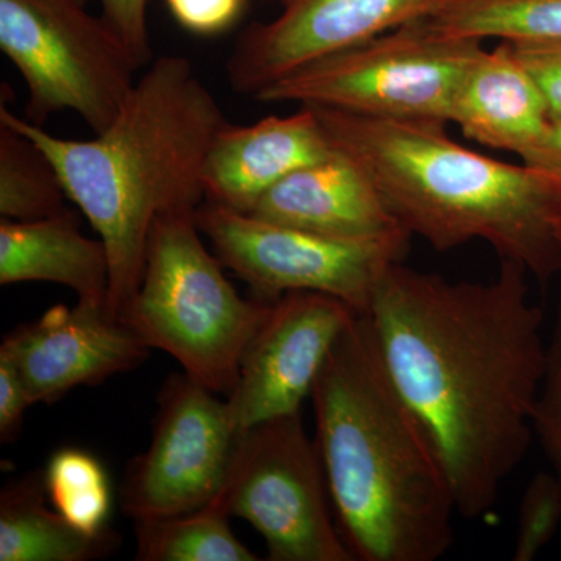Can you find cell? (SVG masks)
Here are the masks:
<instances>
[{"mask_svg": "<svg viewBox=\"0 0 561 561\" xmlns=\"http://www.w3.org/2000/svg\"><path fill=\"white\" fill-rule=\"evenodd\" d=\"M527 275L518 262L502 261L486 283H451L397 262L367 313L383 364L437 445L467 519L493 512L535 437L549 342Z\"/></svg>", "mask_w": 561, "mask_h": 561, "instance_id": "6da1fadb", "label": "cell"}, {"mask_svg": "<svg viewBox=\"0 0 561 561\" xmlns=\"http://www.w3.org/2000/svg\"><path fill=\"white\" fill-rule=\"evenodd\" d=\"M311 398L335 522L353 560L442 559L459 513L448 471L394 386L367 316L332 346Z\"/></svg>", "mask_w": 561, "mask_h": 561, "instance_id": "7a4b0ae2", "label": "cell"}, {"mask_svg": "<svg viewBox=\"0 0 561 561\" xmlns=\"http://www.w3.org/2000/svg\"><path fill=\"white\" fill-rule=\"evenodd\" d=\"M0 124L28 136L50 158L69 202L105 243L106 313L124 321L138 294L154 220L205 203L203 172L228 124L194 66L164 55L147 66L116 119L94 139H62L0 105Z\"/></svg>", "mask_w": 561, "mask_h": 561, "instance_id": "3957f363", "label": "cell"}, {"mask_svg": "<svg viewBox=\"0 0 561 561\" xmlns=\"http://www.w3.org/2000/svg\"><path fill=\"white\" fill-rule=\"evenodd\" d=\"M334 149L367 172L401 227L438 251L489 243L540 283L561 273V180L465 149L432 121L311 106Z\"/></svg>", "mask_w": 561, "mask_h": 561, "instance_id": "277c9868", "label": "cell"}, {"mask_svg": "<svg viewBox=\"0 0 561 561\" xmlns=\"http://www.w3.org/2000/svg\"><path fill=\"white\" fill-rule=\"evenodd\" d=\"M197 210L154 220L138 294L124 323L149 348L179 360L184 373L216 393L230 394L249 348L273 301L242 298L210 254Z\"/></svg>", "mask_w": 561, "mask_h": 561, "instance_id": "5b68a950", "label": "cell"}, {"mask_svg": "<svg viewBox=\"0 0 561 561\" xmlns=\"http://www.w3.org/2000/svg\"><path fill=\"white\" fill-rule=\"evenodd\" d=\"M482 50V41L443 35L424 18L309 62L253 99L448 124L461 81Z\"/></svg>", "mask_w": 561, "mask_h": 561, "instance_id": "8992f818", "label": "cell"}, {"mask_svg": "<svg viewBox=\"0 0 561 561\" xmlns=\"http://www.w3.org/2000/svg\"><path fill=\"white\" fill-rule=\"evenodd\" d=\"M0 49L27 87L25 119L70 110L105 131L135 87L133 51L81 0H0Z\"/></svg>", "mask_w": 561, "mask_h": 561, "instance_id": "52a82bcc", "label": "cell"}, {"mask_svg": "<svg viewBox=\"0 0 561 561\" xmlns=\"http://www.w3.org/2000/svg\"><path fill=\"white\" fill-rule=\"evenodd\" d=\"M327 472L301 412L238 432L216 504L245 519L272 561H353L328 504Z\"/></svg>", "mask_w": 561, "mask_h": 561, "instance_id": "ba28073f", "label": "cell"}, {"mask_svg": "<svg viewBox=\"0 0 561 561\" xmlns=\"http://www.w3.org/2000/svg\"><path fill=\"white\" fill-rule=\"evenodd\" d=\"M195 220L224 267L245 280L256 297L275 301L287 291H320L359 316L370 311L379 284L412 238L408 231L371 239L334 238L206 202Z\"/></svg>", "mask_w": 561, "mask_h": 561, "instance_id": "9c48e42d", "label": "cell"}, {"mask_svg": "<svg viewBox=\"0 0 561 561\" xmlns=\"http://www.w3.org/2000/svg\"><path fill=\"white\" fill-rule=\"evenodd\" d=\"M236 437L227 401L184 371L169 376L150 446L125 470L122 511L133 523L201 511L224 486Z\"/></svg>", "mask_w": 561, "mask_h": 561, "instance_id": "30bf717a", "label": "cell"}, {"mask_svg": "<svg viewBox=\"0 0 561 561\" xmlns=\"http://www.w3.org/2000/svg\"><path fill=\"white\" fill-rule=\"evenodd\" d=\"M357 316L346 302L320 291H287L273 301L228 394L236 430L301 412L332 346Z\"/></svg>", "mask_w": 561, "mask_h": 561, "instance_id": "8fae6325", "label": "cell"}, {"mask_svg": "<svg viewBox=\"0 0 561 561\" xmlns=\"http://www.w3.org/2000/svg\"><path fill=\"white\" fill-rule=\"evenodd\" d=\"M278 16L253 22L227 62L236 94L253 99L295 70L430 18L448 0H279Z\"/></svg>", "mask_w": 561, "mask_h": 561, "instance_id": "7c38bea8", "label": "cell"}, {"mask_svg": "<svg viewBox=\"0 0 561 561\" xmlns=\"http://www.w3.org/2000/svg\"><path fill=\"white\" fill-rule=\"evenodd\" d=\"M0 348L16 362L33 405L54 404L76 387L135 370L151 351L127 323L81 301L73 308L55 305L38 320L20 324Z\"/></svg>", "mask_w": 561, "mask_h": 561, "instance_id": "4fadbf2b", "label": "cell"}, {"mask_svg": "<svg viewBox=\"0 0 561 561\" xmlns=\"http://www.w3.org/2000/svg\"><path fill=\"white\" fill-rule=\"evenodd\" d=\"M334 151L311 106L290 116H268L253 125H225L206 158L205 202L250 214L290 173L330 158Z\"/></svg>", "mask_w": 561, "mask_h": 561, "instance_id": "5bb4252c", "label": "cell"}, {"mask_svg": "<svg viewBox=\"0 0 561 561\" xmlns=\"http://www.w3.org/2000/svg\"><path fill=\"white\" fill-rule=\"evenodd\" d=\"M250 214L334 238L371 239L405 231L367 172L337 149L327 160L280 180Z\"/></svg>", "mask_w": 561, "mask_h": 561, "instance_id": "9a60e30c", "label": "cell"}, {"mask_svg": "<svg viewBox=\"0 0 561 561\" xmlns=\"http://www.w3.org/2000/svg\"><path fill=\"white\" fill-rule=\"evenodd\" d=\"M451 122L468 139L523 157L551 124L545 95L512 44L482 50L461 81Z\"/></svg>", "mask_w": 561, "mask_h": 561, "instance_id": "2e32d148", "label": "cell"}, {"mask_svg": "<svg viewBox=\"0 0 561 561\" xmlns=\"http://www.w3.org/2000/svg\"><path fill=\"white\" fill-rule=\"evenodd\" d=\"M61 284L79 301L105 308L110 291L108 250L80 231L79 217L36 221L0 220V284Z\"/></svg>", "mask_w": 561, "mask_h": 561, "instance_id": "e0dca14e", "label": "cell"}, {"mask_svg": "<svg viewBox=\"0 0 561 561\" xmlns=\"http://www.w3.org/2000/svg\"><path fill=\"white\" fill-rule=\"evenodd\" d=\"M44 472L10 482L0 494V561H90L108 557L119 538L90 535L50 508Z\"/></svg>", "mask_w": 561, "mask_h": 561, "instance_id": "ac0fdd59", "label": "cell"}, {"mask_svg": "<svg viewBox=\"0 0 561 561\" xmlns=\"http://www.w3.org/2000/svg\"><path fill=\"white\" fill-rule=\"evenodd\" d=\"M231 516L216 502L172 518L135 522L139 561H257L234 534Z\"/></svg>", "mask_w": 561, "mask_h": 561, "instance_id": "d6986e66", "label": "cell"}, {"mask_svg": "<svg viewBox=\"0 0 561 561\" xmlns=\"http://www.w3.org/2000/svg\"><path fill=\"white\" fill-rule=\"evenodd\" d=\"M426 21L454 38L561 41V0H448Z\"/></svg>", "mask_w": 561, "mask_h": 561, "instance_id": "ffe728a7", "label": "cell"}, {"mask_svg": "<svg viewBox=\"0 0 561 561\" xmlns=\"http://www.w3.org/2000/svg\"><path fill=\"white\" fill-rule=\"evenodd\" d=\"M57 169L35 140L0 124V216L36 221L70 213Z\"/></svg>", "mask_w": 561, "mask_h": 561, "instance_id": "44dd1931", "label": "cell"}, {"mask_svg": "<svg viewBox=\"0 0 561 561\" xmlns=\"http://www.w3.org/2000/svg\"><path fill=\"white\" fill-rule=\"evenodd\" d=\"M43 472L50 504L72 526L90 535L108 529V476L92 454L77 448L60 449Z\"/></svg>", "mask_w": 561, "mask_h": 561, "instance_id": "7402d4cb", "label": "cell"}, {"mask_svg": "<svg viewBox=\"0 0 561 561\" xmlns=\"http://www.w3.org/2000/svg\"><path fill=\"white\" fill-rule=\"evenodd\" d=\"M561 524V483L552 471H540L530 479L519 502L513 557L531 561L556 537Z\"/></svg>", "mask_w": 561, "mask_h": 561, "instance_id": "603a6c76", "label": "cell"}, {"mask_svg": "<svg viewBox=\"0 0 561 561\" xmlns=\"http://www.w3.org/2000/svg\"><path fill=\"white\" fill-rule=\"evenodd\" d=\"M534 435L561 483V305L548 350V368L535 404Z\"/></svg>", "mask_w": 561, "mask_h": 561, "instance_id": "cb8c5ba5", "label": "cell"}, {"mask_svg": "<svg viewBox=\"0 0 561 561\" xmlns=\"http://www.w3.org/2000/svg\"><path fill=\"white\" fill-rule=\"evenodd\" d=\"M173 20L198 36H216L234 27L249 0H165Z\"/></svg>", "mask_w": 561, "mask_h": 561, "instance_id": "d4e9b609", "label": "cell"}, {"mask_svg": "<svg viewBox=\"0 0 561 561\" xmlns=\"http://www.w3.org/2000/svg\"><path fill=\"white\" fill-rule=\"evenodd\" d=\"M545 95L551 122L561 121V41H508Z\"/></svg>", "mask_w": 561, "mask_h": 561, "instance_id": "484cf974", "label": "cell"}, {"mask_svg": "<svg viewBox=\"0 0 561 561\" xmlns=\"http://www.w3.org/2000/svg\"><path fill=\"white\" fill-rule=\"evenodd\" d=\"M101 3L103 20L127 44L140 68H147L153 57L147 27V0H101Z\"/></svg>", "mask_w": 561, "mask_h": 561, "instance_id": "4316f807", "label": "cell"}, {"mask_svg": "<svg viewBox=\"0 0 561 561\" xmlns=\"http://www.w3.org/2000/svg\"><path fill=\"white\" fill-rule=\"evenodd\" d=\"M33 405L20 368L9 351L0 348V442L11 445L20 437L25 411Z\"/></svg>", "mask_w": 561, "mask_h": 561, "instance_id": "83f0119b", "label": "cell"}, {"mask_svg": "<svg viewBox=\"0 0 561 561\" xmlns=\"http://www.w3.org/2000/svg\"><path fill=\"white\" fill-rule=\"evenodd\" d=\"M523 161L561 180V121L551 122L542 138L523 154Z\"/></svg>", "mask_w": 561, "mask_h": 561, "instance_id": "f1b7e54d", "label": "cell"}, {"mask_svg": "<svg viewBox=\"0 0 561 561\" xmlns=\"http://www.w3.org/2000/svg\"><path fill=\"white\" fill-rule=\"evenodd\" d=\"M556 228H557V232H559V236L561 239V209L559 210V214H557V217H556Z\"/></svg>", "mask_w": 561, "mask_h": 561, "instance_id": "f546056e", "label": "cell"}, {"mask_svg": "<svg viewBox=\"0 0 561 561\" xmlns=\"http://www.w3.org/2000/svg\"><path fill=\"white\" fill-rule=\"evenodd\" d=\"M81 2H84V3H87V2H88V0H81Z\"/></svg>", "mask_w": 561, "mask_h": 561, "instance_id": "4dcf8cb0", "label": "cell"}]
</instances>
